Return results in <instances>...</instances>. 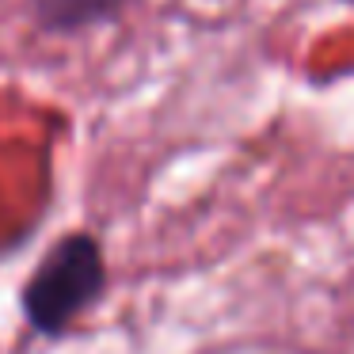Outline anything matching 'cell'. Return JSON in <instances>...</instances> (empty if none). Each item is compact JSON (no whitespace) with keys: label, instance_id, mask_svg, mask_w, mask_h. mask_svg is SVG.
I'll list each match as a JSON object with an SVG mask.
<instances>
[{"label":"cell","instance_id":"3957f363","mask_svg":"<svg viewBox=\"0 0 354 354\" xmlns=\"http://www.w3.org/2000/svg\"><path fill=\"white\" fill-rule=\"evenodd\" d=\"M343 4H354V0H343Z\"/></svg>","mask_w":354,"mask_h":354},{"label":"cell","instance_id":"6da1fadb","mask_svg":"<svg viewBox=\"0 0 354 354\" xmlns=\"http://www.w3.org/2000/svg\"><path fill=\"white\" fill-rule=\"evenodd\" d=\"M103 286H107V267L95 236L69 232L42 255L35 274L27 278L24 316L42 335H65L69 324L103 297Z\"/></svg>","mask_w":354,"mask_h":354},{"label":"cell","instance_id":"7a4b0ae2","mask_svg":"<svg viewBox=\"0 0 354 354\" xmlns=\"http://www.w3.org/2000/svg\"><path fill=\"white\" fill-rule=\"evenodd\" d=\"M31 4L46 31L69 35V31H84V27L115 19L130 0H31Z\"/></svg>","mask_w":354,"mask_h":354}]
</instances>
